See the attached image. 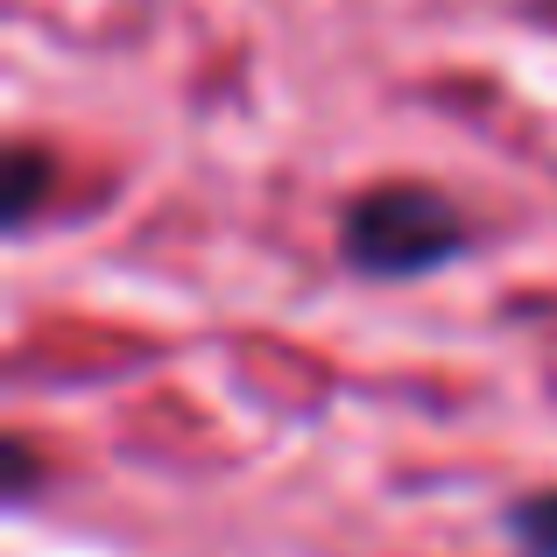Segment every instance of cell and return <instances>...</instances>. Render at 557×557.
Returning <instances> with one entry per match:
<instances>
[{
  "mask_svg": "<svg viewBox=\"0 0 557 557\" xmlns=\"http://www.w3.org/2000/svg\"><path fill=\"white\" fill-rule=\"evenodd\" d=\"M339 240H346V261H354L360 275L409 283V275H431V269H445V261L459 255L466 219L423 184H381L368 198H354Z\"/></svg>",
  "mask_w": 557,
  "mask_h": 557,
  "instance_id": "6da1fadb",
  "label": "cell"
},
{
  "mask_svg": "<svg viewBox=\"0 0 557 557\" xmlns=\"http://www.w3.org/2000/svg\"><path fill=\"white\" fill-rule=\"evenodd\" d=\"M508 530H516L522 557H557V487L508 508Z\"/></svg>",
  "mask_w": 557,
  "mask_h": 557,
  "instance_id": "7a4b0ae2",
  "label": "cell"
},
{
  "mask_svg": "<svg viewBox=\"0 0 557 557\" xmlns=\"http://www.w3.org/2000/svg\"><path fill=\"white\" fill-rule=\"evenodd\" d=\"M8 177H14V198H8V226L22 233L28 219H36V198H42V177H50V170H42V156H36V149H14Z\"/></svg>",
  "mask_w": 557,
  "mask_h": 557,
  "instance_id": "3957f363",
  "label": "cell"
},
{
  "mask_svg": "<svg viewBox=\"0 0 557 557\" xmlns=\"http://www.w3.org/2000/svg\"><path fill=\"white\" fill-rule=\"evenodd\" d=\"M8 487H14V502H22V494L36 487V459H28V445H22V437L8 445Z\"/></svg>",
  "mask_w": 557,
  "mask_h": 557,
  "instance_id": "277c9868",
  "label": "cell"
}]
</instances>
